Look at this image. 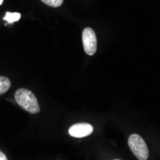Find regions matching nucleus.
I'll use <instances>...</instances> for the list:
<instances>
[{
  "instance_id": "obj_1",
  "label": "nucleus",
  "mask_w": 160,
  "mask_h": 160,
  "mask_svg": "<svg viewBox=\"0 0 160 160\" xmlns=\"http://www.w3.org/2000/svg\"><path fill=\"white\" fill-rule=\"evenodd\" d=\"M14 99L18 105L28 112L34 114L39 112L40 110L38 99L31 90L26 88L18 89L14 94Z\"/></svg>"
},
{
  "instance_id": "obj_2",
  "label": "nucleus",
  "mask_w": 160,
  "mask_h": 160,
  "mask_svg": "<svg viewBox=\"0 0 160 160\" xmlns=\"http://www.w3.org/2000/svg\"><path fill=\"white\" fill-rule=\"evenodd\" d=\"M128 147L132 153L139 160H147L149 157V149L145 140L136 133L129 135L128 137Z\"/></svg>"
},
{
  "instance_id": "obj_3",
  "label": "nucleus",
  "mask_w": 160,
  "mask_h": 160,
  "mask_svg": "<svg viewBox=\"0 0 160 160\" xmlns=\"http://www.w3.org/2000/svg\"><path fill=\"white\" fill-rule=\"evenodd\" d=\"M82 44L84 52L89 55L93 56L97 51V37L92 28H84L82 31Z\"/></svg>"
},
{
  "instance_id": "obj_4",
  "label": "nucleus",
  "mask_w": 160,
  "mask_h": 160,
  "mask_svg": "<svg viewBox=\"0 0 160 160\" xmlns=\"http://www.w3.org/2000/svg\"><path fill=\"white\" fill-rule=\"evenodd\" d=\"M68 132L71 136L76 138H82L90 135L93 132V127L87 123H78L69 128Z\"/></svg>"
},
{
  "instance_id": "obj_5",
  "label": "nucleus",
  "mask_w": 160,
  "mask_h": 160,
  "mask_svg": "<svg viewBox=\"0 0 160 160\" xmlns=\"http://www.w3.org/2000/svg\"><path fill=\"white\" fill-rule=\"evenodd\" d=\"M11 87V81L4 76H0V95L6 93Z\"/></svg>"
},
{
  "instance_id": "obj_6",
  "label": "nucleus",
  "mask_w": 160,
  "mask_h": 160,
  "mask_svg": "<svg viewBox=\"0 0 160 160\" xmlns=\"http://www.w3.org/2000/svg\"><path fill=\"white\" fill-rule=\"evenodd\" d=\"M21 14L19 12H7L5 17H4V20H6L9 24H12L13 22H17L20 19Z\"/></svg>"
},
{
  "instance_id": "obj_7",
  "label": "nucleus",
  "mask_w": 160,
  "mask_h": 160,
  "mask_svg": "<svg viewBox=\"0 0 160 160\" xmlns=\"http://www.w3.org/2000/svg\"><path fill=\"white\" fill-rule=\"evenodd\" d=\"M41 1L44 4H46L50 7H54V8L60 7L63 3V0H41Z\"/></svg>"
},
{
  "instance_id": "obj_8",
  "label": "nucleus",
  "mask_w": 160,
  "mask_h": 160,
  "mask_svg": "<svg viewBox=\"0 0 160 160\" xmlns=\"http://www.w3.org/2000/svg\"><path fill=\"white\" fill-rule=\"evenodd\" d=\"M7 159H8L7 156L1 151H0V160H7Z\"/></svg>"
},
{
  "instance_id": "obj_9",
  "label": "nucleus",
  "mask_w": 160,
  "mask_h": 160,
  "mask_svg": "<svg viewBox=\"0 0 160 160\" xmlns=\"http://www.w3.org/2000/svg\"><path fill=\"white\" fill-rule=\"evenodd\" d=\"M3 3V0H0V5H1Z\"/></svg>"
}]
</instances>
